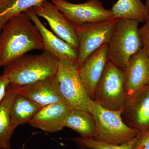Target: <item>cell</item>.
I'll return each instance as SVG.
<instances>
[{
  "mask_svg": "<svg viewBox=\"0 0 149 149\" xmlns=\"http://www.w3.org/2000/svg\"><path fill=\"white\" fill-rule=\"evenodd\" d=\"M37 27L25 13L10 19L0 33V68L35 50H44Z\"/></svg>",
  "mask_w": 149,
  "mask_h": 149,
  "instance_id": "1",
  "label": "cell"
},
{
  "mask_svg": "<svg viewBox=\"0 0 149 149\" xmlns=\"http://www.w3.org/2000/svg\"><path fill=\"white\" fill-rule=\"evenodd\" d=\"M59 62L46 50L38 54H25L4 67L3 74L10 84L22 87L56 75Z\"/></svg>",
  "mask_w": 149,
  "mask_h": 149,
  "instance_id": "2",
  "label": "cell"
},
{
  "mask_svg": "<svg viewBox=\"0 0 149 149\" xmlns=\"http://www.w3.org/2000/svg\"><path fill=\"white\" fill-rule=\"evenodd\" d=\"M140 22L119 19L107 44L108 61L123 69L142 47L139 31Z\"/></svg>",
  "mask_w": 149,
  "mask_h": 149,
  "instance_id": "3",
  "label": "cell"
},
{
  "mask_svg": "<svg viewBox=\"0 0 149 149\" xmlns=\"http://www.w3.org/2000/svg\"><path fill=\"white\" fill-rule=\"evenodd\" d=\"M90 108L97 124L95 140L107 143L121 145L132 141L141 133L124 122L121 117L123 109H106L92 100Z\"/></svg>",
  "mask_w": 149,
  "mask_h": 149,
  "instance_id": "4",
  "label": "cell"
},
{
  "mask_svg": "<svg viewBox=\"0 0 149 149\" xmlns=\"http://www.w3.org/2000/svg\"><path fill=\"white\" fill-rule=\"evenodd\" d=\"M125 85L123 70L107 61L92 100L106 109L122 110L127 99Z\"/></svg>",
  "mask_w": 149,
  "mask_h": 149,
  "instance_id": "5",
  "label": "cell"
},
{
  "mask_svg": "<svg viewBox=\"0 0 149 149\" xmlns=\"http://www.w3.org/2000/svg\"><path fill=\"white\" fill-rule=\"evenodd\" d=\"M56 75L65 102L72 109L91 113L92 99L76 64L67 61H60Z\"/></svg>",
  "mask_w": 149,
  "mask_h": 149,
  "instance_id": "6",
  "label": "cell"
},
{
  "mask_svg": "<svg viewBox=\"0 0 149 149\" xmlns=\"http://www.w3.org/2000/svg\"><path fill=\"white\" fill-rule=\"evenodd\" d=\"M117 19L74 25L79 43L76 65L80 68L86 59L104 44L109 42L117 22Z\"/></svg>",
  "mask_w": 149,
  "mask_h": 149,
  "instance_id": "7",
  "label": "cell"
},
{
  "mask_svg": "<svg viewBox=\"0 0 149 149\" xmlns=\"http://www.w3.org/2000/svg\"><path fill=\"white\" fill-rule=\"evenodd\" d=\"M51 2L74 25L114 18L111 9L105 8L100 0H88L81 3H73L66 0H51Z\"/></svg>",
  "mask_w": 149,
  "mask_h": 149,
  "instance_id": "8",
  "label": "cell"
},
{
  "mask_svg": "<svg viewBox=\"0 0 149 149\" xmlns=\"http://www.w3.org/2000/svg\"><path fill=\"white\" fill-rule=\"evenodd\" d=\"M32 9L37 16L47 22L54 34L78 49L79 43L74 25L52 2L46 0Z\"/></svg>",
  "mask_w": 149,
  "mask_h": 149,
  "instance_id": "9",
  "label": "cell"
},
{
  "mask_svg": "<svg viewBox=\"0 0 149 149\" xmlns=\"http://www.w3.org/2000/svg\"><path fill=\"white\" fill-rule=\"evenodd\" d=\"M25 13L39 30L44 45V50L49 52L60 61H67L76 64L78 58V49L49 30L42 23L32 8Z\"/></svg>",
  "mask_w": 149,
  "mask_h": 149,
  "instance_id": "10",
  "label": "cell"
},
{
  "mask_svg": "<svg viewBox=\"0 0 149 149\" xmlns=\"http://www.w3.org/2000/svg\"><path fill=\"white\" fill-rule=\"evenodd\" d=\"M123 120L141 132L149 130V85L126 99L121 113Z\"/></svg>",
  "mask_w": 149,
  "mask_h": 149,
  "instance_id": "11",
  "label": "cell"
},
{
  "mask_svg": "<svg viewBox=\"0 0 149 149\" xmlns=\"http://www.w3.org/2000/svg\"><path fill=\"white\" fill-rule=\"evenodd\" d=\"M123 71L127 99L149 85V56L143 48L131 57Z\"/></svg>",
  "mask_w": 149,
  "mask_h": 149,
  "instance_id": "12",
  "label": "cell"
},
{
  "mask_svg": "<svg viewBox=\"0 0 149 149\" xmlns=\"http://www.w3.org/2000/svg\"><path fill=\"white\" fill-rule=\"evenodd\" d=\"M18 88L19 94L31 99L42 107L56 103L65 102L61 93L56 74Z\"/></svg>",
  "mask_w": 149,
  "mask_h": 149,
  "instance_id": "13",
  "label": "cell"
},
{
  "mask_svg": "<svg viewBox=\"0 0 149 149\" xmlns=\"http://www.w3.org/2000/svg\"><path fill=\"white\" fill-rule=\"evenodd\" d=\"M72 109L64 102L51 104L42 108L29 123L44 132L56 133L64 128L65 120Z\"/></svg>",
  "mask_w": 149,
  "mask_h": 149,
  "instance_id": "14",
  "label": "cell"
},
{
  "mask_svg": "<svg viewBox=\"0 0 149 149\" xmlns=\"http://www.w3.org/2000/svg\"><path fill=\"white\" fill-rule=\"evenodd\" d=\"M107 43H106L91 54L78 69L80 77L92 100L107 62Z\"/></svg>",
  "mask_w": 149,
  "mask_h": 149,
  "instance_id": "15",
  "label": "cell"
},
{
  "mask_svg": "<svg viewBox=\"0 0 149 149\" xmlns=\"http://www.w3.org/2000/svg\"><path fill=\"white\" fill-rule=\"evenodd\" d=\"M18 91V87L10 83L0 103V149H11V139L16 127L11 120L10 108Z\"/></svg>",
  "mask_w": 149,
  "mask_h": 149,
  "instance_id": "16",
  "label": "cell"
},
{
  "mask_svg": "<svg viewBox=\"0 0 149 149\" xmlns=\"http://www.w3.org/2000/svg\"><path fill=\"white\" fill-rule=\"evenodd\" d=\"M64 127L71 128L80 137L94 139L97 132V124L93 115L80 110H71L65 120Z\"/></svg>",
  "mask_w": 149,
  "mask_h": 149,
  "instance_id": "17",
  "label": "cell"
},
{
  "mask_svg": "<svg viewBox=\"0 0 149 149\" xmlns=\"http://www.w3.org/2000/svg\"><path fill=\"white\" fill-rule=\"evenodd\" d=\"M42 108L31 99L17 93L10 108L12 123L16 128L18 125L29 123Z\"/></svg>",
  "mask_w": 149,
  "mask_h": 149,
  "instance_id": "18",
  "label": "cell"
},
{
  "mask_svg": "<svg viewBox=\"0 0 149 149\" xmlns=\"http://www.w3.org/2000/svg\"><path fill=\"white\" fill-rule=\"evenodd\" d=\"M114 19L145 22L149 10L141 0H118L111 9Z\"/></svg>",
  "mask_w": 149,
  "mask_h": 149,
  "instance_id": "19",
  "label": "cell"
},
{
  "mask_svg": "<svg viewBox=\"0 0 149 149\" xmlns=\"http://www.w3.org/2000/svg\"><path fill=\"white\" fill-rule=\"evenodd\" d=\"M45 1L0 0V33L5 24L10 19L37 6Z\"/></svg>",
  "mask_w": 149,
  "mask_h": 149,
  "instance_id": "20",
  "label": "cell"
},
{
  "mask_svg": "<svg viewBox=\"0 0 149 149\" xmlns=\"http://www.w3.org/2000/svg\"><path fill=\"white\" fill-rule=\"evenodd\" d=\"M138 137L130 142L121 145L107 143L94 139L84 138L80 136L71 139L77 144L78 146H80L91 149H133Z\"/></svg>",
  "mask_w": 149,
  "mask_h": 149,
  "instance_id": "21",
  "label": "cell"
},
{
  "mask_svg": "<svg viewBox=\"0 0 149 149\" xmlns=\"http://www.w3.org/2000/svg\"><path fill=\"white\" fill-rule=\"evenodd\" d=\"M143 26L139 28V34L142 47L149 56V14Z\"/></svg>",
  "mask_w": 149,
  "mask_h": 149,
  "instance_id": "22",
  "label": "cell"
},
{
  "mask_svg": "<svg viewBox=\"0 0 149 149\" xmlns=\"http://www.w3.org/2000/svg\"><path fill=\"white\" fill-rule=\"evenodd\" d=\"M133 149H149V130L140 133Z\"/></svg>",
  "mask_w": 149,
  "mask_h": 149,
  "instance_id": "23",
  "label": "cell"
},
{
  "mask_svg": "<svg viewBox=\"0 0 149 149\" xmlns=\"http://www.w3.org/2000/svg\"><path fill=\"white\" fill-rule=\"evenodd\" d=\"M10 84L9 80L6 75L3 74L0 75V103L5 96Z\"/></svg>",
  "mask_w": 149,
  "mask_h": 149,
  "instance_id": "24",
  "label": "cell"
},
{
  "mask_svg": "<svg viewBox=\"0 0 149 149\" xmlns=\"http://www.w3.org/2000/svg\"><path fill=\"white\" fill-rule=\"evenodd\" d=\"M145 4L149 10V0H146Z\"/></svg>",
  "mask_w": 149,
  "mask_h": 149,
  "instance_id": "25",
  "label": "cell"
},
{
  "mask_svg": "<svg viewBox=\"0 0 149 149\" xmlns=\"http://www.w3.org/2000/svg\"><path fill=\"white\" fill-rule=\"evenodd\" d=\"M79 148H80V149H91L88 148H85V147H83V146H79Z\"/></svg>",
  "mask_w": 149,
  "mask_h": 149,
  "instance_id": "26",
  "label": "cell"
},
{
  "mask_svg": "<svg viewBox=\"0 0 149 149\" xmlns=\"http://www.w3.org/2000/svg\"><path fill=\"white\" fill-rule=\"evenodd\" d=\"M25 143L22 144V147L21 149H24L25 148Z\"/></svg>",
  "mask_w": 149,
  "mask_h": 149,
  "instance_id": "27",
  "label": "cell"
}]
</instances>
